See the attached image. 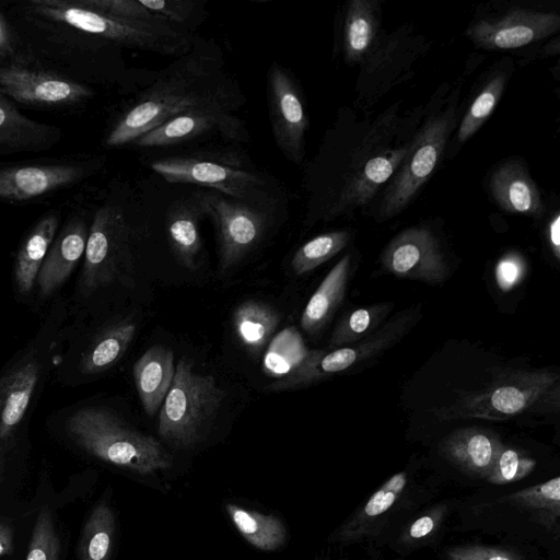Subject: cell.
Segmentation results:
<instances>
[{"label": "cell", "instance_id": "6da1fadb", "mask_svg": "<svg viewBox=\"0 0 560 560\" xmlns=\"http://www.w3.org/2000/svg\"><path fill=\"white\" fill-rule=\"evenodd\" d=\"M241 94L214 56L194 49L178 57L126 108L108 130V148L133 143L149 130L195 109L232 112Z\"/></svg>", "mask_w": 560, "mask_h": 560}, {"label": "cell", "instance_id": "7a4b0ae2", "mask_svg": "<svg viewBox=\"0 0 560 560\" xmlns=\"http://www.w3.org/2000/svg\"><path fill=\"white\" fill-rule=\"evenodd\" d=\"M560 374L550 370L508 371L488 386L466 393L436 412L440 419L502 420L514 416L557 411Z\"/></svg>", "mask_w": 560, "mask_h": 560}, {"label": "cell", "instance_id": "3957f363", "mask_svg": "<svg viewBox=\"0 0 560 560\" xmlns=\"http://www.w3.org/2000/svg\"><path fill=\"white\" fill-rule=\"evenodd\" d=\"M68 435L93 456L139 474L168 468L172 458L153 436L124 423L102 408H82L67 422Z\"/></svg>", "mask_w": 560, "mask_h": 560}, {"label": "cell", "instance_id": "277c9868", "mask_svg": "<svg viewBox=\"0 0 560 560\" xmlns=\"http://www.w3.org/2000/svg\"><path fill=\"white\" fill-rule=\"evenodd\" d=\"M224 397L213 376L197 373L189 360L180 359L161 406L159 435L173 447H192L210 428Z\"/></svg>", "mask_w": 560, "mask_h": 560}, {"label": "cell", "instance_id": "5b68a950", "mask_svg": "<svg viewBox=\"0 0 560 560\" xmlns=\"http://www.w3.org/2000/svg\"><path fill=\"white\" fill-rule=\"evenodd\" d=\"M133 271L130 229L120 205L105 201L94 211L84 252L81 288L85 295Z\"/></svg>", "mask_w": 560, "mask_h": 560}, {"label": "cell", "instance_id": "8992f818", "mask_svg": "<svg viewBox=\"0 0 560 560\" xmlns=\"http://www.w3.org/2000/svg\"><path fill=\"white\" fill-rule=\"evenodd\" d=\"M104 163L103 156L1 163L0 201L19 205L50 198L94 176Z\"/></svg>", "mask_w": 560, "mask_h": 560}, {"label": "cell", "instance_id": "52a82bcc", "mask_svg": "<svg viewBox=\"0 0 560 560\" xmlns=\"http://www.w3.org/2000/svg\"><path fill=\"white\" fill-rule=\"evenodd\" d=\"M0 94L14 104L48 112H74L95 95L90 85L16 60L0 66Z\"/></svg>", "mask_w": 560, "mask_h": 560}, {"label": "cell", "instance_id": "ba28073f", "mask_svg": "<svg viewBox=\"0 0 560 560\" xmlns=\"http://www.w3.org/2000/svg\"><path fill=\"white\" fill-rule=\"evenodd\" d=\"M205 217L213 223L220 247V267L226 271L238 264L266 231L267 200H242L214 190L199 191Z\"/></svg>", "mask_w": 560, "mask_h": 560}, {"label": "cell", "instance_id": "9c48e42d", "mask_svg": "<svg viewBox=\"0 0 560 560\" xmlns=\"http://www.w3.org/2000/svg\"><path fill=\"white\" fill-rule=\"evenodd\" d=\"M150 167L171 184H192L242 200L262 199L264 178L241 166L203 156L173 155Z\"/></svg>", "mask_w": 560, "mask_h": 560}, {"label": "cell", "instance_id": "30bf717a", "mask_svg": "<svg viewBox=\"0 0 560 560\" xmlns=\"http://www.w3.org/2000/svg\"><path fill=\"white\" fill-rule=\"evenodd\" d=\"M450 118L430 120L417 136L401 171L389 186L380 207V217L387 220L399 213L429 179L445 148Z\"/></svg>", "mask_w": 560, "mask_h": 560}, {"label": "cell", "instance_id": "8fae6325", "mask_svg": "<svg viewBox=\"0 0 560 560\" xmlns=\"http://www.w3.org/2000/svg\"><path fill=\"white\" fill-rule=\"evenodd\" d=\"M267 101L277 147L289 161L301 164L308 118L299 86L288 69L273 62L267 75Z\"/></svg>", "mask_w": 560, "mask_h": 560}, {"label": "cell", "instance_id": "7c38bea8", "mask_svg": "<svg viewBox=\"0 0 560 560\" xmlns=\"http://www.w3.org/2000/svg\"><path fill=\"white\" fill-rule=\"evenodd\" d=\"M381 261L388 273L398 278L438 284L448 276L440 244L425 228H410L399 233L386 246Z\"/></svg>", "mask_w": 560, "mask_h": 560}, {"label": "cell", "instance_id": "4fadbf2b", "mask_svg": "<svg viewBox=\"0 0 560 560\" xmlns=\"http://www.w3.org/2000/svg\"><path fill=\"white\" fill-rule=\"evenodd\" d=\"M219 135L226 140H248L244 122L225 109H195L175 116L139 137L133 144L142 148L166 147Z\"/></svg>", "mask_w": 560, "mask_h": 560}, {"label": "cell", "instance_id": "5bb4252c", "mask_svg": "<svg viewBox=\"0 0 560 560\" xmlns=\"http://www.w3.org/2000/svg\"><path fill=\"white\" fill-rule=\"evenodd\" d=\"M560 27L557 13L514 10L500 20H481L472 24L467 35L488 49H511L545 38Z\"/></svg>", "mask_w": 560, "mask_h": 560}, {"label": "cell", "instance_id": "9a60e30c", "mask_svg": "<svg viewBox=\"0 0 560 560\" xmlns=\"http://www.w3.org/2000/svg\"><path fill=\"white\" fill-rule=\"evenodd\" d=\"M420 314L419 306L401 311L364 339L329 352L323 351L320 366L324 376L346 371L381 354L398 342L416 325Z\"/></svg>", "mask_w": 560, "mask_h": 560}, {"label": "cell", "instance_id": "2e32d148", "mask_svg": "<svg viewBox=\"0 0 560 560\" xmlns=\"http://www.w3.org/2000/svg\"><path fill=\"white\" fill-rule=\"evenodd\" d=\"M89 228L82 211H73L54 238L40 266L37 284L43 296L58 289L84 255Z\"/></svg>", "mask_w": 560, "mask_h": 560}, {"label": "cell", "instance_id": "e0dca14e", "mask_svg": "<svg viewBox=\"0 0 560 560\" xmlns=\"http://www.w3.org/2000/svg\"><path fill=\"white\" fill-rule=\"evenodd\" d=\"M62 139L58 126L28 118L0 94V156L47 151Z\"/></svg>", "mask_w": 560, "mask_h": 560}, {"label": "cell", "instance_id": "ac0fdd59", "mask_svg": "<svg viewBox=\"0 0 560 560\" xmlns=\"http://www.w3.org/2000/svg\"><path fill=\"white\" fill-rule=\"evenodd\" d=\"M503 447L499 435L485 428H460L441 444L443 455L467 475L487 478Z\"/></svg>", "mask_w": 560, "mask_h": 560}, {"label": "cell", "instance_id": "d6986e66", "mask_svg": "<svg viewBox=\"0 0 560 560\" xmlns=\"http://www.w3.org/2000/svg\"><path fill=\"white\" fill-rule=\"evenodd\" d=\"M205 217L199 191L173 202L166 214L171 250L185 268L195 270L201 252L200 220Z\"/></svg>", "mask_w": 560, "mask_h": 560}, {"label": "cell", "instance_id": "ffe728a7", "mask_svg": "<svg viewBox=\"0 0 560 560\" xmlns=\"http://www.w3.org/2000/svg\"><path fill=\"white\" fill-rule=\"evenodd\" d=\"M132 374L143 410L152 417L162 406L173 383V351L162 345L150 347L135 362Z\"/></svg>", "mask_w": 560, "mask_h": 560}, {"label": "cell", "instance_id": "44dd1931", "mask_svg": "<svg viewBox=\"0 0 560 560\" xmlns=\"http://www.w3.org/2000/svg\"><path fill=\"white\" fill-rule=\"evenodd\" d=\"M408 152V148H402L369 160L363 168L343 187L335 205L327 211V218H335L347 210L366 203L377 188L405 161Z\"/></svg>", "mask_w": 560, "mask_h": 560}, {"label": "cell", "instance_id": "7402d4cb", "mask_svg": "<svg viewBox=\"0 0 560 560\" xmlns=\"http://www.w3.org/2000/svg\"><path fill=\"white\" fill-rule=\"evenodd\" d=\"M490 186L494 199L505 211L532 217L542 214L544 203L537 186L521 164L510 162L499 167Z\"/></svg>", "mask_w": 560, "mask_h": 560}, {"label": "cell", "instance_id": "603a6c76", "mask_svg": "<svg viewBox=\"0 0 560 560\" xmlns=\"http://www.w3.org/2000/svg\"><path fill=\"white\" fill-rule=\"evenodd\" d=\"M59 223L60 211L52 209L35 223L23 241L14 267L15 283L23 294L32 291Z\"/></svg>", "mask_w": 560, "mask_h": 560}, {"label": "cell", "instance_id": "cb8c5ba5", "mask_svg": "<svg viewBox=\"0 0 560 560\" xmlns=\"http://www.w3.org/2000/svg\"><path fill=\"white\" fill-rule=\"evenodd\" d=\"M351 270V256H343L326 275L308 300L302 316V328L315 335L329 322L340 305Z\"/></svg>", "mask_w": 560, "mask_h": 560}, {"label": "cell", "instance_id": "d4e9b609", "mask_svg": "<svg viewBox=\"0 0 560 560\" xmlns=\"http://www.w3.org/2000/svg\"><path fill=\"white\" fill-rule=\"evenodd\" d=\"M407 486V474L397 472L377 489L365 504L336 533L338 541H353L370 535L380 518L396 503Z\"/></svg>", "mask_w": 560, "mask_h": 560}, {"label": "cell", "instance_id": "484cf974", "mask_svg": "<svg viewBox=\"0 0 560 560\" xmlns=\"http://www.w3.org/2000/svg\"><path fill=\"white\" fill-rule=\"evenodd\" d=\"M278 323V313L260 301H245L236 307L233 314L236 336L252 353L259 352L268 343Z\"/></svg>", "mask_w": 560, "mask_h": 560}, {"label": "cell", "instance_id": "4316f807", "mask_svg": "<svg viewBox=\"0 0 560 560\" xmlns=\"http://www.w3.org/2000/svg\"><path fill=\"white\" fill-rule=\"evenodd\" d=\"M225 510L240 534L257 549L272 551L284 544L287 529L277 516L246 510L233 503H228Z\"/></svg>", "mask_w": 560, "mask_h": 560}, {"label": "cell", "instance_id": "83f0119b", "mask_svg": "<svg viewBox=\"0 0 560 560\" xmlns=\"http://www.w3.org/2000/svg\"><path fill=\"white\" fill-rule=\"evenodd\" d=\"M39 374L38 364L26 362L11 374L0 411V440L7 439L23 418Z\"/></svg>", "mask_w": 560, "mask_h": 560}, {"label": "cell", "instance_id": "f1b7e54d", "mask_svg": "<svg viewBox=\"0 0 560 560\" xmlns=\"http://www.w3.org/2000/svg\"><path fill=\"white\" fill-rule=\"evenodd\" d=\"M376 2H349L345 19V55L349 62L360 61L370 49L377 31Z\"/></svg>", "mask_w": 560, "mask_h": 560}, {"label": "cell", "instance_id": "f546056e", "mask_svg": "<svg viewBox=\"0 0 560 560\" xmlns=\"http://www.w3.org/2000/svg\"><path fill=\"white\" fill-rule=\"evenodd\" d=\"M136 334V324L122 322L104 331L83 354L81 370L86 374L104 372L126 352Z\"/></svg>", "mask_w": 560, "mask_h": 560}, {"label": "cell", "instance_id": "4dcf8cb0", "mask_svg": "<svg viewBox=\"0 0 560 560\" xmlns=\"http://www.w3.org/2000/svg\"><path fill=\"white\" fill-rule=\"evenodd\" d=\"M528 512L535 520L551 529L560 516V478L533 486L500 499Z\"/></svg>", "mask_w": 560, "mask_h": 560}, {"label": "cell", "instance_id": "1f68e13d", "mask_svg": "<svg viewBox=\"0 0 560 560\" xmlns=\"http://www.w3.org/2000/svg\"><path fill=\"white\" fill-rule=\"evenodd\" d=\"M390 303L372 304L347 313L337 324L330 341V348L355 343L373 334L392 310Z\"/></svg>", "mask_w": 560, "mask_h": 560}, {"label": "cell", "instance_id": "d6a6232c", "mask_svg": "<svg viewBox=\"0 0 560 560\" xmlns=\"http://www.w3.org/2000/svg\"><path fill=\"white\" fill-rule=\"evenodd\" d=\"M115 533L112 509L102 502L90 514L80 541L81 560H108Z\"/></svg>", "mask_w": 560, "mask_h": 560}, {"label": "cell", "instance_id": "836d02e7", "mask_svg": "<svg viewBox=\"0 0 560 560\" xmlns=\"http://www.w3.org/2000/svg\"><path fill=\"white\" fill-rule=\"evenodd\" d=\"M350 241L347 231H332L313 237L294 253L291 267L295 275L303 276L343 249Z\"/></svg>", "mask_w": 560, "mask_h": 560}, {"label": "cell", "instance_id": "e575fe53", "mask_svg": "<svg viewBox=\"0 0 560 560\" xmlns=\"http://www.w3.org/2000/svg\"><path fill=\"white\" fill-rule=\"evenodd\" d=\"M307 351L299 334L291 327L282 330L271 342L264 360L266 372L282 377L294 370Z\"/></svg>", "mask_w": 560, "mask_h": 560}, {"label": "cell", "instance_id": "d590c367", "mask_svg": "<svg viewBox=\"0 0 560 560\" xmlns=\"http://www.w3.org/2000/svg\"><path fill=\"white\" fill-rule=\"evenodd\" d=\"M504 84V75H498L485 85L463 118L458 130L459 141L470 138L491 115L502 95Z\"/></svg>", "mask_w": 560, "mask_h": 560}, {"label": "cell", "instance_id": "8d00e7d4", "mask_svg": "<svg viewBox=\"0 0 560 560\" xmlns=\"http://www.w3.org/2000/svg\"><path fill=\"white\" fill-rule=\"evenodd\" d=\"M60 541L47 508H42L34 523L25 560H58Z\"/></svg>", "mask_w": 560, "mask_h": 560}, {"label": "cell", "instance_id": "74e56055", "mask_svg": "<svg viewBox=\"0 0 560 560\" xmlns=\"http://www.w3.org/2000/svg\"><path fill=\"white\" fill-rule=\"evenodd\" d=\"M536 467L534 458L524 452L503 445L493 469L486 480L494 485L518 481L528 476Z\"/></svg>", "mask_w": 560, "mask_h": 560}, {"label": "cell", "instance_id": "f35d334b", "mask_svg": "<svg viewBox=\"0 0 560 560\" xmlns=\"http://www.w3.org/2000/svg\"><path fill=\"white\" fill-rule=\"evenodd\" d=\"M151 12L164 18L171 23L189 30L205 11V3L199 0H140Z\"/></svg>", "mask_w": 560, "mask_h": 560}, {"label": "cell", "instance_id": "ab89813d", "mask_svg": "<svg viewBox=\"0 0 560 560\" xmlns=\"http://www.w3.org/2000/svg\"><path fill=\"white\" fill-rule=\"evenodd\" d=\"M82 4L104 14L131 21L170 22L151 13L140 0H80Z\"/></svg>", "mask_w": 560, "mask_h": 560}, {"label": "cell", "instance_id": "60d3db41", "mask_svg": "<svg viewBox=\"0 0 560 560\" xmlns=\"http://www.w3.org/2000/svg\"><path fill=\"white\" fill-rule=\"evenodd\" d=\"M448 560H522L515 553L490 547H455L446 551Z\"/></svg>", "mask_w": 560, "mask_h": 560}, {"label": "cell", "instance_id": "b9f144b4", "mask_svg": "<svg viewBox=\"0 0 560 560\" xmlns=\"http://www.w3.org/2000/svg\"><path fill=\"white\" fill-rule=\"evenodd\" d=\"M524 262L516 254L502 257L495 268V278L499 287L506 291L512 289L522 278Z\"/></svg>", "mask_w": 560, "mask_h": 560}, {"label": "cell", "instance_id": "7bdbcfd3", "mask_svg": "<svg viewBox=\"0 0 560 560\" xmlns=\"http://www.w3.org/2000/svg\"><path fill=\"white\" fill-rule=\"evenodd\" d=\"M21 57L16 37L0 4V66L21 60Z\"/></svg>", "mask_w": 560, "mask_h": 560}, {"label": "cell", "instance_id": "ee69618b", "mask_svg": "<svg viewBox=\"0 0 560 560\" xmlns=\"http://www.w3.org/2000/svg\"><path fill=\"white\" fill-rule=\"evenodd\" d=\"M445 509L436 508L429 513L417 518L406 530L404 541L410 542L423 539L431 535L440 524Z\"/></svg>", "mask_w": 560, "mask_h": 560}, {"label": "cell", "instance_id": "f6af8a7d", "mask_svg": "<svg viewBox=\"0 0 560 560\" xmlns=\"http://www.w3.org/2000/svg\"><path fill=\"white\" fill-rule=\"evenodd\" d=\"M548 241L552 254L560 259V214L556 212L548 224Z\"/></svg>", "mask_w": 560, "mask_h": 560}, {"label": "cell", "instance_id": "bcb514c9", "mask_svg": "<svg viewBox=\"0 0 560 560\" xmlns=\"http://www.w3.org/2000/svg\"><path fill=\"white\" fill-rule=\"evenodd\" d=\"M12 529L7 524H0V557L5 556L12 551L13 547Z\"/></svg>", "mask_w": 560, "mask_h": 560}, {"label": "cell", "instance_id": "7dc6e473", "mask_svg": "<svg viewBox=\"0 0 560 560\" xmlns=\"http://www.w3.org/2000/svg\"><path fill=\"white\" fill-rule=\"evenodd\" d=\"M11 374L12 373H8L0 378V411H1L2 402H3L4 396H5L10 380H11Z\"/></svg>", "mask_w": 560, "mask_h": 560}]
</instances>
